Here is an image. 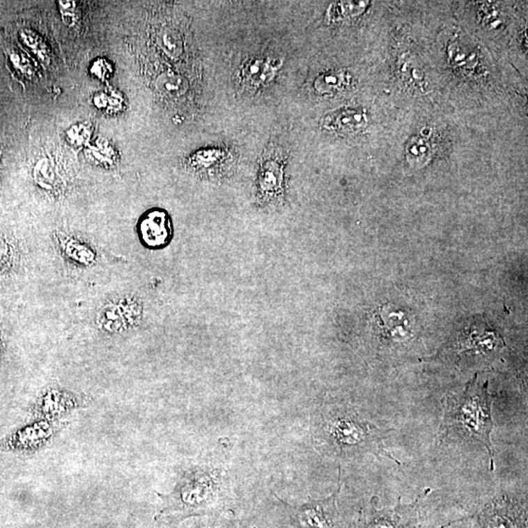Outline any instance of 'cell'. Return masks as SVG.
I'll list each match as a JSON object with an SVG mask.
<instances>
[{"instance_id": "cell-1", "label": "cell", "mask_w": 528, "mask_h": 528, "mask_svg": "<svg viewBox=\"0 0 528 528\" xmlns=\"http://www.w3.org/2000/svg\"><path fill=\"white\" fill-rule=\"evenodd\" d=\"M493 401V394H489L488 382L481 385L479 375H474L462 394L445 398L444 413L440 428L442 442L451 435H457L483 444L488 450L491 472L495 469L491 442Z\"/></svg>"}, {"instance_id": "cell-2", "label": "cell", "mask_w": 528, "mask_h": 528, "mask_svg": "<svg viewBox=\"0 0 528 528\" xmlns=\"http://www.w3.org/2000/svg\"><path fill=\"white\" fill-rule=\"evenodd\" d=\"M322 447L330 454L352 458L372 454L378 459L387 458L401 466V463L385 448L386 432L366 420L357 411L338 407L322 415L318 430Z\"/></svg>"}, {"instance_id": "cell-3", "label": "cell", "mask_w": 528, "mask_h": 528, "mask_svg": "<svg viewBox=\"0 0 528 528\" xmlns=\"http://www.w3.org/2000/svg\"><path fill=\"white\" fill-rule=\"evenodd\" d=\"M224 472L215 467H197L179 479L173 492L160 495L164 508L160 515L186 518L210 515L224 508Z\"/></svg>"}, {"instance_id": "cell-4", "label": "cell", "mask_w": 528, "mask_h": 528, "mask_svg": "<svg viewBox=\"0 0 528 528\" xmlns=\"http://www.w3.org/2000/svg\"><path fill=\"white\" fill-rule=\"evenodd\" d=\"M430 491L427 489L415 502L408 505L402 504L399 497L392 508H378L379 498L374 496L369 507L361 511L356 528H417L420 518L419 503Z\"/></svg>"}, {"instance_id": "cell-5", "label": "cell", "mask_w": 528, "mask_h": 528, "mask_svg": "<svg viewBox=\"0 0 528 528\" xmlns=\"http://www.w3.org/2000/svg\"><path fill=\"white\" fill-rule=\"evenodd\" d=\"M285 166L280 154H268L261 160L254 183V201L259 207L275 208L284 203Z\"/></svg>"}, {"instance_id": "cell-6", "label": "cell", "mask_w": 528, "mask_h": 528, "mask_svg": "<svg viewBox=\"0 0 528 528\" xmlns=\"http://www.w3.org/2000/svg\"><path fill=\"white\" fill-rule=\"evenodd\" d=\"M339 469L338 489L331 496L320 500H310L300 507L286 505L297 528H345V522L336 507L341 491V467Z\"/></svg>"}, {"instance_id": "cell-7", "label": "cell", "mask_w": 528, "mask_h": 528, "mask_svg": "<svg viewBox=\"0 0 528 528\" xmlns=\"http://www.w3.org/2000/svg\"><path fill=\"white\" fill-rule=\"evenodd\" d=\"M472 518L481 528H527V505L508 497H497Z\"/></svg>"}, {"instance_id": "cell-8", "label": "cell", "mask_w": 528, "mask_h": 528, "mask_svg": "<svg viewBox=\"0 0 528 528\" xmlns=\"http://www.w3.org/2000/svg\"><path fill=\"white\" fill-rule=\"evenodd\" d=\"M189 166L201 178L219 180L231 173L234 157L224 150L210 148L193 155L189 161Z\"/></svg>"}, {"instance_id": "cell-9", "label": "cell", "mask_w": 528, "mask_h": 528, "mask_svg": "<svg viewBox=\"0 0 528 528\" xmlns=\"http://www.w3.org/2000/svg\"><path fill=\"white\" fill-rule=\"evenodd\" d=\"M82 405L81 397L57 387L45 389L36 404V413L45 420L55 421Z\"/></svg>"}, {"instance_id": "cell-10", "label": "cell", "mask_w": 528, "mask_h": 528, "mask_svg": "<svg viewBox=\"0 0 528 528\" xmlns=\"http://www.w3.org/2000/svg\"><path fill=\"white\" fill-rule=\"evenodd\" d=\"M58 426L55 421L42 420L22 428L14 435L13 445L22 450H38L54 437Z\"/></svg>"}, {"instance_id": "cell-11", "label": "cell", "mask_w": 528, "mask_h": 528, "mask_svg": "<svg viewBox=\"0 0 528 528\" xmlns=\"http://www.w3.org/2000/svg\"><path fill=\"white\" fill-rule=\"evenodd\" d=\"M140 234L148 247L164 246L171 238V225L166 212L152 210L140 222Z\"/></svg>"}, {"instance_id": "cell-12", "label": "cell", "mask_w": 528, "mask_h": 528, "mask_svg": "<svg viewBox=\"0 0 528 528\" xmlns=\"http://www.w3.org/2000/svg\"><path fill=\"white\" fill-rule=\"evenodd\" d=\"M367 117L356 109H341L328 113L322 118V127L330 132L352 133L365 127Z\"/></svg>"}, {"instance_id": "cell-13", "label": "cell", "mask_w": 528, "mask_h": 528, "mask_svg": "<svg viewBox=\"0 0 528 528\" xmlns=\"http://www.w3.org/2000/svg\"><path fill=\"white\" fill-rule=\"evenodd\" d=\"M506 346L505 343L499 336L488 332V333H472L466 340L460 343V351L461 352L481 353V355H490L493 351Z\"/></svg>"}, {"instance_id": "cell-14", "label": "cell", "mask_w": 528, "mask_h": 528, "mask_svg": "<svg viewBox=\"0 0 528 528\" xmlns=\"http://www.w3.org/2000/svg\"><path fill=\"white\" fill-rule=\"evenodd\" d=\"M277 70V65L271 60L254 59L244 65L242 77L251 86H261L272 81Z\"/></svg>"}, {"instance_id": "cell-15", "label": "cell", "mask_w": 528, "mask_h": 528, "mask_svg": "<svg viewBox=\"0 0 528 528\" xmlns=\"http://www.w3.org/2000/svg\"><path fill=\"white\" fill-rule=\"evenodd\" d=\"M97 324L107 334H121L128 329L117 300L109 302L101 307L97 315Z\"/></svg>"}, {"instance_id": "cell-16", "label": "cell", "mask_w": 528, "mask_h": 528, "mask_svg": "<svg viewBox=\"0 0 528 528\" xmlns=\"http://www.w3.org/2000/svg\"><path fill=\"white\" fill-rule=\"evenodd\" d=\"M432 154V146L427 138L417 137L412 140L407 149V157L410 163L419 166L425 164L430 159Z\"/></svg>"}, {"instance_id": "cell-17", "label": "cell", "mask_w": 528, "mask_h": 528, "mask_svg": "<svg viewBox=\"0 0 528 528\" xmlns=\"http://www.w3.org/2000/svg\"><path fill=\"white\" fill-rule=\"evenodd\" d=\"M35 179L36 183L45 190H52L57 181L56 171L49 159L40 160L35 168Z\"/></svg>"}, {"instance_id": "cell-18", "label": "cell", "mask_w": 528, "mask_h": 528, "mask_svg": "<svg viewBox=\"0 0 528 528\" xmlns=\"http://www.w3.org/2000/svg\"><path fill=\"white\" fill-rule=\"evenodd\" d=\"M345 81V77L341 74L330 72L319 77L315 82V88L320 92L334 91L340 88Z\"/></svg>"}, {"instance_id": "cell-19", "label": "cell", "mask_w": 528, "mask_h": 528, "mask_svg": "<svg viewBox=\"0 0 528 528\" xmlns=\"http://www.w3.org/2000/svg\"><path fill=\"white\" fill-rule=\"evenodd\" d=\"M361 2H341L338 6H333L330 10L332 19L345 18V17L355 16L361 10Z\"/></svg>"}, {"instance_id": "cell-20", "label": "cell", "mask_w": 528, "mask_h": 528, "mask_svg": "<svg viewBox=\"0 0 528 528\" xmlns=\"http://www.w3.org/2000/svg\"><path fill=\"white\" fill-rule=\"evenodd\" d=\"M160 86L169 94H179L183 89V82L178 77H164L160 79Z\"/></svg>"}, {"instance_id": "cell-21", "label": "cell", "mask_w": 528, "mask_h": 528, "mask_svg": "<svg viewBox=\"0 0 528 528\" xmlns=\"http://www.w3.org/2000/svg\"><path fill=\"white\" fill-rule=\"evenodd\" d=\"M11 249L6 240L0 237V270L6 268L11 258Z\"/></svg>"}, {"instance_id": "cell-22", "label": "cell", "mask_w": 528, "mask_h": 528, "mask_svg": "<svg viewBox=\"0 0 528 528\" xmlns=\"http://www.w3.org/2000/svg\"><path fill=\"white\" fill-rule=\"evenodd\" d=\"M88 130H87V128L84 127V125L82 127H74L72 128L71 130L69 132V138L71 139V141H74L75 139H76L77 137V142L76 143H84L86 140V137H88Z\"/></svg>"}]
</instances>
